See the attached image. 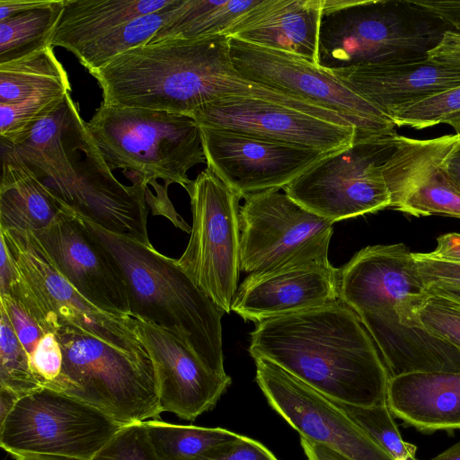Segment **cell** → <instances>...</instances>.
I'll use <instances>...</instances> for the list:
<instances>
[{
    "label": "cell",
    "mask_w": 460,
    "mask_h": 460,
    "mask_svg": "<svg viewBox=\"0 0 460 460\" xmlns=\"http://www.w3.org/2000/svg\"><path fill=\"white\" fill-rule=\"evenodd\" d=\"M0 145L75 215L152 245L146 229V186H126L115 178L70 94L26 135Z\"/></svg>",
    "instance_id": "cell-1"
},
{
    "label": "cell",
    "mask_w": 460,
    "mask_h": 460,
    "mask_svg": "<svg viewBox=\"0 0 460 460\" xmlns=\"http://www.w3.org/2000/svg\"><path fill=\"white\" fill-rule=\"evenodd\" d=\"M249 353L266 358L337 402L387 403L390 380L358 314L340 298L256 323Z\"/></svg>",
    "instance_id": "cell-2"
},
{
    "label": "cell",
    "mask_w": 460,
    "mask_h": 460,
    "mask_svg": "<svg viewBox=\"0 0 460 460\" xmlns=\"http://www.w3.org/2000/svg\"><path fill=\"white\" fill-rule=\"evenodd\" d=\"M91 75L105 104L190 115L217 100L245 96L252 85L234 67L223 35L147 43Z\"/></svg>",
    "instance_id": "cell-3"
},
{
    "label": "cell",
    "mask_w": 460,
    "mask_h": 460,
    "mask_svg": "<svg viewBox=\"0 0 460 460\" xmlns=\"http://www.w3.org/2000/svg\"><path fill=\"white\" fill-rule=\"evenodd\" d=\"M84 221L119 269L130 315L179 335L210 371L226 376L221 323L224 312L177 260L160 253L153 245Z\"/></svg>",
    "instance_id": "cell-4"
},
{
    "label": "cell",
    "mask_w": 460,
    "mask_h": 460,
    "mask_svg": "<svg viewBox=\"0 0 460 460\" xmlns=\"http://www.w3.org/2000/svg\"><path fill=\"white\" fill-rule=\"evenodd\" d=\"M54 333L62 367L45 387L96 408L122 426L159 419L155 367L144 344L122 349L71 326Z\"/></svg>",
    "instance_id": "cell-5"
},
{
    "label": "cell",
    "mask_w": 460,
    "mask_h": 460,
    "mask_svg": "<svg viewBox=\"0 0 460 460\" xmlns=\"http://www.w3.org/2000/svg\"><path fill=\"white\" fill-rule=\"evenodd\" d=\"M87 125L110 169L128 172L133 184L161 179L185 189L188 171L206 163L200 127L190 114L102 102Z\"/></svg>",
    "instance_id": "cell-6"
},
{
    "label": "cell",
    "mask_w": 460,
    "mask_h": 460,
    "mask_svg": "<svg viewBox=\"0 0 460 460\" xmlns=\"http://www.w3.org/2000/svg\"><path fill=\"white\" fill-rule=\"evenodd\" d=\"M16 270L5 295L16 298L45 332L71 326L111 345H143L136 319L104 312L86 300L58 270L31 231L0 228Z\"/></svg>",
    "instance_id": "cell-7"
},
{
    "label": "cell",
    "mask_w": 460,
    "mask_h": 460,
    "mask_svg": "<svg viewBox=\"0 0 460 460\" xmlns=\"http://www.w3.org/2000/svg\"><path fill=\"white\" fill-rule=\"evenodd\" d=\"M386 1L323 0L319 66L340 69L425 55L442 33L385 7Z\"/></svg>",
    "instance_id": "cell-8"
},
{
    "label": "cell",
    "mask_w": 460,
    "mask_h": 460,
    "mask_svg": "<svg viewBox=\"0 0 460 460\" xmlns=\"http://www.w3.org/2000/svg\"><path fill=\"white\" fill-rule=\"evenodd\" d=\"M192 213L190 236L178 265L229 314L241 271L239 201L242 197L209 168L185 188Z\"/></svg>",
    "instance_id": "cell-9"
},
{
    "label": "cell",
    "mask_w": 460,
    "mask_h": 460,
    "mask_svg": "<svg viewBox=\"0 0 460 460\" xmlns=\"http://www.w3.org/2000/svg\"><path fill=\"white\" fill-rule=\"evenodd\" d=\"M122 427L96 408L44 386L19 399L0 425V446L12 456L91 460Z\"/></svg>",
    "instance_id": "cell-10"
},
{
    "label": "cell",
    "mask_w": 460,
    "mask_h": 460,
    "mask_svg": "<svg viewBox=\"0 0 460 460\" xmlns=\"http://www.w3.org/2000/svg\"><path fill=\"white\" fill-rule=\"evenodd\" d=\"M243 199L239 210L241 271L260 274L289 264L329 261L334 223L279 190Z\"/></svg>",
    "instance_id": "cell-11"
},
{
    "label": "cell",
    "mask_w": 460,
    "mask_h": 460,
    "mask_svg": "<svg viewBox=\"0 0 460 460\" xmlns=\"http://www.w3.org/2000/svg\"><path fill=\"white\" fill-rule=\"evenodd\" d=\"M393 135L357 137L284 187V192L332 223L391 208L382 164Z\"/></svg>",
    "instance_id": "cell-12"
},
{
    "label": "cell",
    "mask_w": 460,
    "mask_h": 460,
    "mask_svg": "<svg viewBox=\"0 0 460 460\" xmlns=\"http://www.w3.org/2000/svg\"><path fill=\"white\" fill-rule=\"evenodd\" d=\"M234 67L248 79L340 113L356 125L359 137L395 133L391 117L332 72L301 57L229 38Z\"/></svg>",
    "instance_id": "cell-13"
},
{
    "label": "cell",
    "mask_w": 460,
    "mask_h": 460,
    "mask_svg": "<svg viewBox=\"0 0 460 460\" xmlns=\"http://www.w3.org/2000/svg\"><path fill=\"white\" fill-rule=\"evenodd\" d=\"M256 382L271 408L300 438L353 460H394L339 404L273 361L255 357Z\"/></svg>",
    "instance_id": "cell-14"
},
{
    "label": "cell",
    "mask_w": 460,
    "mask_h": 460,
    "mask_svg": "<svg viewBox=\"0 0 460 460\" xmlns=\"http://www.w3.org/2000/svg\"><path fill=\"white\" fill-rule=\"evenodd\" d=\"M339 270V298L369 334L400 323L397 308L428 295L413 252L403 243L367 246Z\"/></svg>",
    "instance_id": "cell-15"
},
{
    "label": "cell",
    "mask_w": 460,
    "mask_h": 460,
    "mask_svg": "<svg viewBox=\"0 0 460 460\" xmlns=\"http://www.w3.org/2000/svg\"><path fill=\"white\" fill-rule=\"evenodd\" d=\"M459 134L417 139L394 133L383 164L391 208L414 217L460 218V190L447 164Z\"/></svg>",
    "instance_id": "cell-16"
},
{
    "label": "cell",
    "mask_w": 460,
    "mask_h": 460,
    "mask_svg": "<svg viewBox=\"0 0 460 460\" xmlns=\"http://www.w3.org/2000/svg\"><path fill=\"white\" fill-rule=\"evenodd\" d=\"M199 127L207 167L243 199L283 189L332 154Z\"/></svg>",
    "instance_id": "cell-17"
},
{
    "label": "cell",
    "mask_w": 460,
    "mask_h": 460,
    "mask_svg": "<svg viewBox=\"0 0 460 460\" xmlns=\"http://www.w3.org/2000/svg\"><path fill=\"white\" fill-rule=\"evenodd\" d=\"M199 126L226 129L263 140L333 153L349 146L358 130L275 103L231 97L190 113Z\"/></svg>",
    "instance_id": "cell-18"
},
{
    "label": "cell",
    "mask_w": 460,
    "mask_h": 460,
    "mask_svg": "<svg viewBox=\"0 0 460 460\" xmlns=\"http://www.w3.org/2000/svg\"><path fill=\"white\" fill-rule=\"evenodd\" d=\"M32 233L58 270L86 300L104 312L130 315L119 269L82 217L65 210L48 227Z\"/></svg>",
    "instance_id": "cell-19"
},
{
    "label": "cell",
    "mask_w": 460,
    "mask_h": 460,
    "mask_svg": "<svg viewBox=\"0 0 460 460\" xmlns=\"http://www.w3.org/2000/svg\"><path fill=\"white\" fill-rule=\"evenodd\" d=\"M136 323L154 363L162 412L193 421L213 409L231 377L210 371L179 335L139 319Z\"/></svg>",
    "instance_id": "cell-20"
},
{
    "label": "cell",
    "mask_w": 460,
    "mask_h": 460,
    "mask_svg": "<svg viewBox=\"0 0 460 460\" xmlns=\"http://www.w3.org/2000/svg\"><path fill=\"white\" fill-rule=\"evenodd\" d=\"M340 270L329 261L289 264L250 274L235 293L232 311L256 323L339 299Z\"/></svg>",
    "instance_id": "cell-21"
},
{
    "label": "cell",
    "mask_w": 460,
    "mask_h": 460,
    "mask_svg": "<svg viewBox=\"0 0 460 460\" xmlns=\"http://www.w3.org/2000/svg\"><path fill=\"white\" fill-rule=\"evenodd\" d=\"M329 71L387 114L399 105L460 85V67L427 54Z\"/></svg>",
    "instance_id": "cell-22"
},
{
    "label": "cell",
    "mask_w": 460,
    "mask_h": 460,
    "mask_svg": "<svg viewBox=\"0 0 460 460\" xmlns=\"http://www.w3.org/2000/svg\"><path fill=\"white\" fill-rule=\"evenodd\" d=\"M323 4V0H261L227 37L290 53L319 66Z\"/></svg>",
    "instance_id": "cell-23"
},
{
    "label": "cell",
    "mask_w": 460,
    "mask_h": 460,
    "mask_svg": "<svg viewBox=\"0 0 460 460\" xmlns=\"http://www.w3.org/2000/svg\"><path fill=\"white\" fill-rule=\"evenodd\" d=\"M386 401L394 416L419 430L460 429V370L391 376Z\"/></svg>",
    "instance_id": "cell-24"
},
{
    "label": "cell",
    "mask_w": 460,
    "mask_h": 460,
    "mask_svg": "<svg viewBox=\"0 0 460 460\" xmlns=\"http://www.w3.org/2000/svg\"><path fill=\"white\" fill-rule=\"evenodd\" d=\"M174 0H65L50 46L72 52L111 30L164 9Z\"/></svg>",
    "instance_id": "cell-25"
},
{
    "label": "cell",
    "mask_w": 460,
    "mask_h": 460,
    "mask_svg": "<svg viewBox=\"0 0 460 460\" xmlns=\"http://www.w3.org/2000/svg\"><path fill=\"white\" fill-rule=\"evenodd\" d=\"M1 161L0 228L40 231L53 223L60 213L69 210L3 148Z\"/></svg>",
    "instance_id": "cell-26"
},
{
    "label": "cell",
    "mask_w": 460,
    "mask_h": 460,
    "mask_svg": "<svg viewBox=\"0 0 460 460\" xmlns=\"http://www.w3.org/2000/svg\"><path fill=\"white\" fill-rule=\"evenodd\" d=\"M261 0H181L148 43L226 36Z\"/></svg>",
    "instance_id": "cell-27"
},
{
    "label": "cell",
    "mask_w": 460,
    "mask_h": 460,
    "mask_svg": "<svg viewBox=\"0 0 460 460\" xmlns=\"http://www.w3.org/2000/svg\"><path fill=\"white\" fill-rule=\"evenodd\" d=\"M70 92L67 74L51 46L0 65V103H16L45 95H67Z\"/></svg>",
    "instance_id": "cell-28"
},
{
    "label": "cell",
    "mask_w": 460,
    "mask_h": 460,
    "mask_svg": "<svg viewBox=\"0 0 460 460\" xmlns=\"http://www.w3.org/2000/svg\"><path fill=\"white\" fill-rule=\"evenodd\" d=\"M65 0H47L38 7L0 21V65L50 47Z\"/></svg>",
    "instance_id": "cell-29"
},
{
    "label": "cell",
    "mask_w": 460,
    "mask_h": 460,
    "mask_svg": "<svg viewBox=\"0 0 460 460\" xmlns=\"http://www.w3.org/2000/svg\"><path fill=\"white\" fill-rule=\"evenodd\" d=\"M181 0L164 9L121 24L98 38L83 44L72 53L93 73L109 64L119 55L147 44L160 27L173 14Z\"/></svg>",
    "instance_id": "cell-30"
},
{
    "label": "cell",
    "mask_w": 460,
    "mask_h": 460,
    "mask_svg": "<svg viewBox=\"0 0 460 460\" xmlns=\"http://www.w3.org/2000/svg\"><path fill=\"white\" fill-rule=\"evenodd\" d=\"M142 423L160 460H193L240 436L222 428L179 425L160 420Z\"/></svg>",
    "instance_id": "cell-31"
},
{
    "label": "cell",
    "mask_w": 460,
    "mask_h": 460,
    "mask_svg": "<svg viewBox=\"0 0 460 460\" xmlns=\"http://www.w3.org/2000/svg\"><path fill=\"white\" fill-rule=\"evenodd\" d=\"M337 403L359 429L394 459L418 460L415 457L416 447L402 438L387 403L367 406Z\"/></svg>",
    "instance_id": "cell-32"
},
{
    "label": "cell",
    "mask_w": 460,
    "mask_h": 460,
    "mask_svg": "<svg viewBox=\"0 0 460 460\" xmlns=\"http://www.w3.org/2000/svg\"><path fill=\"white\" fill-rule=\"evenodd\" d=\"M0 387L21 397L44 387L33 372L5 311L0 307Z\"/></svg>",
    "instance_id": "cell-33"
},
{
    "label": "cell",
    "mask_w": 460,
    "mask_h": 460,
    "mask_svg": "<svg viewBox=\"0 0 460 460\" xmlns=\"http://www.w3.org/2000/svg\"><path fill=\"white\" fill-rule=\"evenodd\" d=\"M460 111V85L440 91L388 111L396 127L423 129L444 123Z\"/></svg>",
    "instance_id": "cell-34"
},
{
    "label": "cell",
    "mask_w": 460,
    "mask_h": 460,
    "mask_svg": "<svg viewBox=\"0 0 460 460\" xmlns=\"http://www.w3.org/2000/svg\"><path fill=\"white\" fill-rule=\"evenodd\" d=\"M66 96L45 95L16 103H0V141L13 143L26 135L53 113Z\"/></svg>",
    "instance_id": "cell-35"
},
{
    "label": "cell",
    "mask_w": 460,
    "mask_h": 460,
    "mask_svg": "<svg viewBox=\"0 0 460 460\" xmlns=\"http://www.w3.org/2000/svg\"><path fill=\"white\" fill-rule=\"evenodd\" d=\"M417 321L460 349V305L428 292L413 307Z\"/></svg>",
    "instance_id": "cell-36"
},
{
    "label": "cell",
    "mask_w": 460,
    "mask_h": 460,
    "mask_svg": "<svg viewBox=\"0 0 460 460\" xmlns=\"http://www.w3.org/2000/svg\"><path fill=\"white\" fill-rule=\"evenodd\" d=\"M91 460H160L143 423L123 426Z\"/></svg>",
    "instance_id": "cell-37"
},
{
    "label": "cell",
    "mask_w": 460,
    "mask_h": 460,
    "mask_svg": "<svg viewBox=\"0 0 460 460\" xmlns=\"http://www.w3.org/2000/svg\"><path fill=\"white\" fill-rule=\"evenodd\" d=\"M0 307L8 315L16 336L31 360L46 332L13 296L0 295Z\"/></svg>",
    "instance_id": "cell-38"
},
{
    "label": "cell",
    "mask_w": 460,
    "mask_h": 460,
    "mask_svg": "<svg viewBox=\"0 0 460 460\" xmlns=\"http://www.w3.org/2000/svg\"><path fill=\"white\" fill-rule=\"evenodd\" d=\"M31 366L43 386L55 380L62 367V350L54 332H48L31 358Z\"/></svg>",
    "instance_id": "cell-39"
},
{
    "label": "cell",
    "mask_w": 460,
    "mask_h": 460,
    "mask_svg": "<svg viewBox=\"0 0 460 460\" xmlns=\"http://www.w3.org/2000/svg\"><path fill=\"white\" fill-rule=\"evenodd\" d=\"M193 460H279L261 443L240 435L235 440L223 445Z\"/></svg>",
    "instance_id": "cell-40"
},
{
    "label": "cell",
    "mask_w": 460,
    "mask_h": 460,
    "mask_svg": "<svg viewBox=\"0 0 460 460\" xmlns=\"http://www.w3.org/2000/svg\"><path fill=\"white\" fill-rule=\"evenodd\" d=\"M417 270L424 285H447L460 288V263L433 260L422 252H413Z\"/></svg>",
    "instance_id": "cell-41"
},
{
    "label": "cell",
    "mask_w": 460,
    "mask_h": 460,
    "mask_svg": "<svg viewBox=\"0 0 460 460\" xmlns=\"http://www.w3.org/2000/svg\"><path fill=\"white\" fill-rule=\"evenodd\" d=\"M411 9L425 13L447 24L453 31L460 32V1H406Z\"/></svg>",
    "instance_id": "cell-42"
},
{
    "label": "cell",
    "mask_w": 460,
    "mask_h": 460,
    "mask_svg": "<svg viewBox=\"0 0 460 460\" xmlns=\"http://www.w3.org/2000/svg\"><path fill=\"white\" fill-rule=\"evenodd\" d=\"M435 61L460 67V32L446 30L439 41L427 52Z\"/></svg>",
    "instance_id": "cell-43"
},
{
    "label": "cell",
    "mask_w": 460,
    "mask_h": 460,
    "mask_svg": "<svg viewBox=\"0 0 460 460\" xmlns=\"http://www.w3.org/2000/svg\"><path fill=\"white\" fill-rule=\"evenodd\" d=\"M434 251L425 252V255L433 260L460 263V234L448 233L437 239Z\"/></svg>",
    "instance_id": "cell-44"
},
{
    "label": "cell",
    "mask_w": 460,
    "mask_h": 460,
    "mask_svg": "<svg viewBox=\"0 0 460 460\" xmlns=\"http://www.w3.org/2000/svg\"><path fill=\"white\" fill-rule=\"evenodd\" d=\"M300 444L307 460H353L335 449L302 438Z\"/></svg>",
    "instance_id": "cell-45"
},
{
    "label": "cell",
    "mask_w": 460,
    "mask_h": 460,
    "mask_svg": "<svg viewBox=\"0 0 460 460\" xmlns=\"http://www.w3.org/2000/svg\"><path fill=\"white\" fill-rule=\"evenodd\" d=\"M0 295H5L9 292L10 288L15 279L16 270L12 256L4 239L0 237Z\"/></svg>",
    "instance_id": "cell-46"
},
{
    "label": "cell",
    "mask_w": 460,
    "mask_h": 460,
    "mask_svg": "<svg viewBox=\"0 0 460 460\" xmlns=\"http://www.w3.org/2000/svg\"><path fill=\"white\" fill-rule=\"evenodd\" d=\"M47 0H0V21L40 6Z\"/></svg>",
    "instance_id": "cell-47"
},
{
    "label": "cell",
    "mask_w": 460,
    "mask_h": 460,
    "mask_svg": "<svg viewBox=\"0 0 460 460\" xmlns=\"http://www.w3.org/2000/svg\"><path fill=\"white\" fill-rule=\"evenodd\" d=\"M21 396L10 389L0 387V425L13 411Z\"/></svg>",
    "instance_id": "cell-48"
},
{
    "label": "cell",
    "mask_w": 460,
    "mask_h": 460,
    "mask_svg": "<svg viewBox=\"0 0 460 460\" xmlns=\"http://www.w3.org/2000/svg\"><path fill=\"white\" fill-rule=\"evenodd\" d=\"M447 170L451 180L460 190V143L450 154L447 164Z\"/></svg>",
    "instance_id": "cell-49"
},
{
    "label": "cell",
    "mask_w": 460,
    "mask_h": 460,
    "mask_svg": "<svg viewBox=\"0 0 460 460\" xmlns=\"http://www.w3.org/2000/svg\"><path fill=\"white\" fill-rule=\"evenodd\" d=\"M427 291L460 305V288L447 285H429Z\"/></svg>",
    "instance_id": "cell-50"
},
{
    "label": "cell",
    "mask_w": 460,
    "mask_h": 460,
    "mask_svg": "<svg viewBox=\"0 0 460 460\" xmlns=\"http://www.w3.org/2000/svg\"><path fill=\"white\" fill-rule=\"evenodd\" d=\"M15 460H81L73 457L55 456V455H42V454H26L13 456Z\"/></svg>",
    "instance_id": "cell-51"
},
{
    "label": "cell",
    "mask_w": 460,
    "mask_h": 460,
    "mask_svg": "<svg viewBox=\"0 0 460 460\" xmlns=\"http://www.w3.org/2000/svg\"><path fill=\"white\" fill-rule=\"evenodd\" d=\"M431 460H460V441Z\"/></svg>",
    "instance_id": "cell-52"
},
{
    "label": "cell",
    "mask_w": 460,
    "mask_h": 460,
    "mask_svg": "<svg viewBox=\"0 0 460 460\" xmlns=\"http://www.w3.org/2000/svg\"><path fill=\"white\" fill-rule=\"evenodd\" d=\"M444 123L451 126L460 135V111L447 119Z\"/></svg>",
    "instance_id": "cell-53"
},
{
    "label": "cell",
    "mask_w": 460,
    "mask_h": 460,
    "mask_svg": "<svg viewBox=\"0 0 460 460\" xmlns=\"http://www.w3.org/2000/svg\"><path fill=\"white\" fill-rule=\"evenodd\" d=\"M394 460H405V459H401V458H395Z\"/></svg>",
    "instance_id": "cell-54"
}]
</instances>
